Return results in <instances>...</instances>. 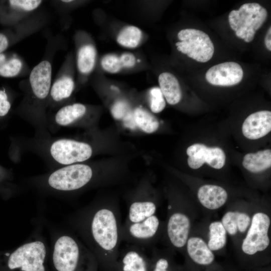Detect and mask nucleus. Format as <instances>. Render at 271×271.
Returning <instances> with one entry per match:
<instances>
[{"mask_svg":"<svg viewBox=\"0 0 271 271\" xmlns=\"http://www.w3.org/2000/svg\"><path fill=\"white\" fill-rule=\"evenodd\" d=\"M73 225L102 271H117L122 226L120 207L104 201L85 207L75 216Z\"/></svg>","mask_w":271,"mask_h":271,"instance_id":"1","label":"nucleus"},{"mask_svg":"<svg viewBox=\"0 0 271 271\" xmlns=\"http://www.w3.org/2000/svg\"><path fill=\"white\" fill-rule=\"evenodd\" d=\"M50 271H98L97 260L78 238L70 234L59 236L49 254Z\"/></svg>","mask_w":271,"mask_h":271,"instance_id":"2","label":"nucleus"},{"mask_svg":"<svg viewBox=\"0 0 271 271\" xmlns=\"http://www.w3.org/2000/svg\"><path fill=\"white\" fill-rule=\"evenodd\" d=\"M49 253L39 240L29 241L0 255V271H50Z\"/></svg>","mask_w":271,"mask_h":271,"instance_id":"3","label":"nucleus"},{"mask_svg":"<svg viewBox=\"0 0 271 271\" xmlns=\"http://www.w3.org/2000/svg\"><path fill=\"white\" fill-rule=\"evenodd\" d=\"M190 207L177 199H170L167 207L161 239L171 250L183 251L191 232L192 217Z\"/></svg>","mask_w":271,"mask_h":271,"instance_id":"4","label":"nucleus"},{"mask_svg":"<svg viewBox=\"0 0 271 271\" xmlns=\"http://www.w3.org/2000/svg\"><path fill=\"white\" fill-rule=\"evenodd\" d=\"M165 222L154 215L134 223H124L120 230V240L144 249H152L163 235Z\"/></svg>","mask_w":271,"mask_h":271,"instance_id":"5","label":"nucleus"},{"mask_svg":"<svg viewBox=\"0 0 271 271\" xmlns=\"http://www.w3.org/2000/svg\"><path fill=\"white\" fill-rule=\"evenodd\" d=\"M270 224V217L265 210L257 209L252 213L250 226L241 241L240 249L245 255L252 256L269 249Z\"/></svg>","mask_w":271,"mask_h":271,"instance_id":"6","label":"nucleus"},{"mask_svg":"<svg viewBox=\"0 0 271 271\" xmlns=\"http://www.w3.org/2000/svg\"><path fill=\"white\" fill-rule=\"evenodd\" d=\"M91 168L84 164H75L54 172L49 177V185L60 191H72L87 185L92 180Z\"/></svg>","mask_w":271,"mask_h":271,"instance_id":"7","label":"nucleus"},{"mask_svg":"<svg viewBox=\"0 0 271 271\" xmlns=\"http://www.w3.org/2000/svg\"><path fill=\"white\" fill-rule=\"evenodd\" d=\"M177 37L180 41H187V55L196 61L205 63L210 60L214 54V47L209 36L204 32L194 29L180 30Z\"/></svg>","mask_w":271,"mask_h":271,"instance_id":"8","label":"nucleus"},{"mask_svg":"<svg viewBox=\"0 0 271 271\" xmlns=\"http://www.w3.org/2000/svg\"><path fill=\"white\" fill-rule=\"evenodd\" d=\"M186 154L188 165L193 170L201 168L205 163L213 169L219 170L225 164V154L218 147H209L203 144L196 143L187 148Z\"/></svg>","mask_w":271,"mask_h":271,"instance_id":"9","label":"nucleus"},{"mask_svg":"<svg viewBox=\"0 0 271 271\" xmlns=\"http://www.w3.org/2000/svg\"><path fill=\"white\" fill-rule=\"evenodd\" d=\"M50 152L57 162L69 165L88 159L92 155V149L87 144L70 140H60L51 146Z\"/></svg>","mask_w":271,"mask_h":271,"instance_id":"10","label":"nucleus"},{"mask_svg":"<svg viewBox=\"0 0 271 271\" xmlns=\"http://www.w3.org/2000/svg\"><path fill=\"white\" fill-rule=\"evenodd\" d=\"M243 71L235 62H226L212 66L206 73L205 78L209 83L216 86H230L242 80Z\"/></svg>","mask_w":271,"mask_h":271,"instance_id":"11","label":"nucleus"},{"mask_svg":"<svg viewBox=\"0 0 271 271\" xmlns=\"http://www.w3.org/2000/svg\"><path fill=\"white\" fill-rule=\"evenodd\" d=\"M150 257L144 249L128 244L121 250L117 261V271H148Z\"/></svg>","mask_w":271,"mask_h":271,"instance_id":"12","label":"nucleus"},{"mask_svg":"<svg viewBox=\"0 0 271 271\" xmlns=\"http://www.w3.org/2000/svg\"><path fill=\"white\" fill-rule=\"evenodd\" d=\"M250 212L245 209H229L226 211L220 221L227 234L233 238L241 236L242 239L251 223L253 213Z\"/></svg>","mask_w":271,"mask_h":271,"instance_id":"13","label":"nucleus"},{"mask_svg":"<svg viewBox=\"0 0 271 271\" xmlns=\"http://www.w3.org/2000/svg\"><path fill=\"white\" fill-rule=\"evenodd\" d=\"M243 135L251 140H257L267 135L271 130V112L260 110L249 115L241 127Z\"/></svg>","mask_w":271,"mask_h":271,"instance_id":"14","label":"nucleus"},{"mask_svg":"<svg viewBox=\"0 0 271 271\" xmlns=\"http://www.w3.org/2000/svg\"><path fill=\"white\" fill-rule=\"evenodd\" d=\"M197 197L203 208L213 211L226 204L228 199V194L224 188L219 185L206 184L199 187Z\"/></svg>","mask_w":271,"mask_h":271,"instance_id":"15","label":"nucleus"},{"mask_svg":"<svg viewBox=\"0 0 271 271\" xmlns=\"http://www.w3.org/2000/svg\"><path fill=\"white\" fill-rule=\"evenodd\" d=\"M52 66L46 60L41 61L31 72L29 80L34 94L40 99L48 95L51 86Z\"/></svg>","mask_w":271,"mask_h":271,"instance_id":"16","label":"nucleus"},{"mask_svg":"<svg viewBox=\"0 0 271 271\" xmlns=\"http://www.w3.org/2000/svg\"><path fill=\"white\" fill-rule=\"evenodd\" d=\"M184 250L188 257L194 263L200 265H209L214 261L215 255L201 236L191 233Z\"/></svg>","mask_w":271,"mask_h":271,"instance_id":"17","label":"nucleus"},{"mask_svg":"<svg viewBox=\"0 0 271 271\" xmlns=\"http://www.w3.org/2000/svg\"><path fill=\"white\" fill-rule=\"evenodd\" d=\"M159 88L170 105L178 103L182 98V90L177 78L173 74L164 72L158 77Z\"/></svg>","mask_w":271,"mask_h":271,"instance_id":"18","label":"nucleus"},{"mask_svg":"<svg viewBox=\"0 0 271 271\" xmlns=\"http://www.w3.org/2000/svg\"><path fill=\"white\" fill-rule=\"evenodd\" d=\"M242 165L246 170L253 174L260 173L268 169L271 166L270 149L245 154Z\"/></svg>","mask_w":271,"mask_h":271,"instance_id":"19","label":"nucleus"},{"mask_svg":"<svg viewBox=\"0 0 271 271\" xmlns=\"http://www.w3.org/2000/svg\"><path fill=\"white\" fill-rule=\"evenodd\" d=\"M227 233L221 221L210 222L208 228L207 244L209 249L218 251L223 249L227 243Z\"/></svg>","mask_w":271,"mask_h":271,"instance_id":"20","label":"nucleus"},{"mask_svg":"<svg viewBox=\"0 0 271 271\" xmlns=\"http://www.w3.org/2000/svg\"><path fill=\"white\" fill-rule=\"evenodd\" d=\"M143 39V33L138 27L127 25L118 32L116 41L120 46L129 49L138 47Z\"/></svg>","mask_w":271,"mask_h":271,"instance_id":"21","label":"nucleus"},{"mask_svg":"<svg viewBox=\"0 0 271 271\" xmlns=\"http://www.w3.org/2000/svg\"><path fill=\"white\" fill-rule=\"evenodd\" d=\"M172 250H163L155 247L152 249L150 267L148 271H175L171 258Z\"/></svg>","mask_w":271,"mask_h":271,"instance_id":"22","label":"nucleus"},{"mask_svg":"<svg viewBox=\"0 0 271 271\" xmlns=\"http://www.w3.org/2000/svg\"><path fill=\"white\" fill-rule=\"evenodd\" d=\"M96 59V51L91 44L81 46L77 53V65L79 71L83 74L90 73L94 69Z\"/></svg>","mask_w":271,"mask_h":271,"instance_id":"23","label":"nucleus"},{"mask_svg":"<svg viewBox=\"0 0 271 271\" xmlns=\"http://www.w3.org/2000/svg\"><path fill=\"white\" fill-rule=\"evenodd\" d=\"M86 112L85 106L80 103H74L61 108L56 113V122L61 125L69 124L81 117Z\"/></svg>","mask_w":271,"mask_h":271,"instance_id":"24","label":"nucleus"},{"mask_svg":"<svg viewBox=\"0 0 271 271\" xmlns=\"http://www.w3.org/2000/svg\"><path fill=\"white\" fill-rule=\"evenodd\" d=\"M137 126L147 133H152L156 131L159 126L157 118L150 112L141 107L133 110Z\"/></svg>","mask_w":271,"mask_h":271,"instance_id":"25","label":"nucleus"},{"mask_svg":"<svg viewBox=\"0 0 271 271\" xmlns=\"http://www.w3.org/2000/svg\"><path fill=\"white\" fill-rule=\"evenodd\" d=\"M74 82L68 76H64L57 80L53 84L51 89L52 98L59 101L69 97L74 88Z\"/></svg>","mask_w":271,"mask_h":271,"instance_id":"26","label":"nucleus"},{"mask_svg":"<svg viewBox=\"0 0 271 271\" xmlns=\"http://www.w3.org/2000/svg\"><path fill=\"white\" fill-rule=\"evenodd\" d=\"M101 66L106 72L116 74L123 70L120 55L115 54H107L101 59Z\"/></svg>","mask_w":271,"mask_h":271,"instance_id":"27","label":"nucleus"},{"mask_svg":"<svg viewBox=\"0 0 271 271\" xmlns=\"http://www.w3.org/2000/svg\"><path fill=\"white\" fill-rule=\"evenodd\" d=\"M148 97L150 108L152 112L157 113L164 110L166 101L159 87L151 88L149 91Z\"/></svg>","mask_w":271,"mask_h":271,"instance_id":"28","label":"nucleus"},{"mask_svg":"<svg viewBox=\"0 0 271 271\" xmlns=\"http://www.w3.org/2000/svg\"><path fill=\"white\" fill-rule=\"evenodd\" d=\"M22 67V63L18 58L7 60L0 67V75L5 77H12L17 75Z\"/></svg>","mask_w":271,"mask_h":271,"instance_id":"29","label":"nucleus"},{"mask_svg":"<svg viewBox=\"0 0 271 271\" xmlns=\"http://www.w3.org/2000/svg\"><path fill=\"white\" fill-rule=\"evenodd\" d=\"M131 110L128 103L125 100H116L111 107V113L116 119H122Z\"/></svg>","mask_w":271,"mask_h":271,"instance_id":"30","label":"nucleus"},{"mask_svg":"<svg viewBox=\"0 0 271 271\" xmlns=\"http://www.w3.org/2000/svg\"><path fill=\"white\" fill-rule=\"evenodd\" d=\"M41 3L42 1L39 0H11L9 1L12 8L24 12H30L36 9Z\"/></svg>","mask_w":271,"mask_h":271,"instance_id":"31","label":"nucleus"},{"mask_svg":"<svg viewBox=\"0 0 271 271\" xmlns=\"http://www.w3.org/2000/svg\"><path fill=\"white\" fill-rule=\"evenodd\" d=\"M123 69H130L137 65L138 60L136 56L130 52H124L120 55Z\"/></svg>","mask_w":271,"mask_h":271,"instance_id":"32","label":"nucleus"},{"mask_svg":"<svg viewBox=\"0 0 271 271\" xmlns=\"http://www.w3.org/2000/svg\"><path fill=\"white\" fill-rule=\"evenodd\" d=\"M11 104L8 100V96L4 90H0V116H4L9 112Z\"/></svg>","mask_w":271,"mask_h":271,"instance_id":"33","label":"nucleus"},{"mask_svg":"<svg viewBox=\"0 0 271 271\" xmlns=\"http://www.w3.org/2000/svg\"><path fill=\"white\" fill-rule=\"evenodd\" d=\"M122 120H123L124 125L126 127L133 129L137 126L135 121L133 110H132L131 109Z\"/></svg>","mask_w":271,"mask_h":271,"instance_id":"34","label":"nucleus"},{"mask_svg":"<svg viewBox=\"0 0 271 271\" xmlns=\"http://www.w3.org/2000/svg\"><path fill=\"white\" fill-rule=\"evenodd\" d=\"M8 46V41L7 37L3 34H0V54L5 50Z\"/></svg>","mask_w":271,"mask_h":271,"instance_id":"35","label":"nucleus"},{"mask_svg":"<svg viewBox=\"0 0 271 271\" xmlns=\"http://www.w3.org/2000/svg\"><path fill=\"white\" fill-rule=\"evenodd\" d=\"M264 43L266 48L269 51H271V27H270L266 33Z\"/></svg>","mask_w":271,"mask_h":271,"instance_id":"36","label":"nucleus"},{"mask_svg":"<svg viewBox=\"0 0 271 271\" xmlns=\"http://www.w3.org/2000/svg\"><path fill=\"white\" fill-rule=\"evenodd\" d=\"M7 61V58L6 56L1 53L0 54V67L5 63Z\"/></svg>","mask_w":271,"mask_h":271,"instance_id":"37","label":"nucleus"},{"mask_svg":"<svg viewBox=\"0 0 271 271\" xmlns=\"http://www.w3.org/2000/svg\"><path fill=\"white\" fill-rule=\"evenodd\" d=\"M62 2L64 3H70L72 1H62Z\"/></svg>","mask_w":271,"mask_h":271,"instance_id":"38","label":"nucleus"}]
</instances>
